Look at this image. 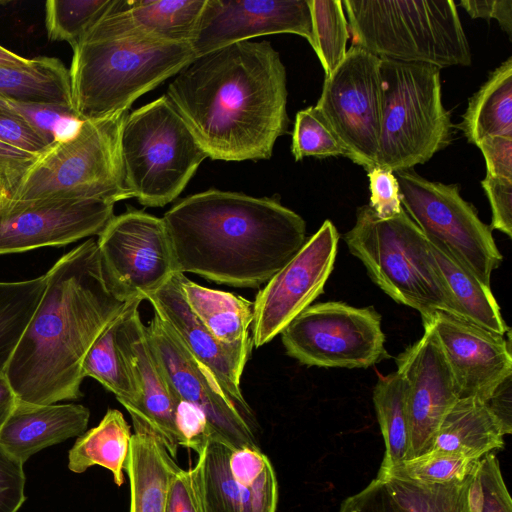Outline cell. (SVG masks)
<instances>
[{"instance_id":"cell-1","label":"cell","mask_w":512,"mask_h":512,"mask_svg":"<svg viewBox=\"0 0 512 512\" xmlns=\"http://www.w3.org/2000/svg\"><path fill=\"white\" fill-rule=\"evenodd\" d=\"M166 96L209 158L269 159L287 132L286 69L267 41H242L196 57Z\"/></svg>"},{"instance_id":"cell-2","label":"cell","mask_w":512,"mask_h":512,"mask_svg":"<svg viewBox=\"0 0 512 512\" xmlns=\"http://www.w3.org/2000/svg\"><path fill=\"white\" fill-rule=\"evenodd\" d=\"M46 276L41 301L4 373L19 401L37 405L82 396L86 354L129 303L107 286L93 238L58 259Z\"/></svg>"},{"instance_id":"cell-3","label":"cell","mask_w":512,"mask_h":512,"mask_svg":"<svg viewBox=\"0 0 512 512\" xmlns=\"http://www.w3.org/2000/svg\"><path fill=\"white\" fill-rule=\"evenodd\" d=\"M179 272L240 288H258L306 242V223L274 198L209 189L162 217Z\"/></svg>"},{"instance_id":"cell-4","label":"cell","mask_w":512,"mask_h":512,"mask_svg":"<svg viewBox=\"0 0 512 512\" xmlns=\"http://www.w3.org/2000/svg\"><path fill=\"white\" fill-rule=\"evenodd\" d=\"M72 48V107L82 121L127 112L137 98L196 58L190 43L112 38L88 31Z\"/></svg>"},{"instance_id":"cell-5","label":"cell","mask_w":512,"mask_h":512,"mask_svg":"<svg viewBox=\"0 0 512 512\" xmlns=\"http://www.w3.org/2000/svg\"><path fill=\"white\" fill-rule=\"evenodd\" d=\"M352 45L380 59L469 66L471 51L452 0H344Z\"/></svg>"},{"instance_id":"cell-6","label":"cell","mask_w":512,"mask_h":512,"mask_svg":"<svg viewBox=\"0 0 512 512\" xmlns=\"http://www.w3.org/2000/svg\"><path fill=\"white\" fill-rule=\"evenodd\" d=\"M343 238L371 280L395 302L417 310L422 319L437 311L463 319L437 271L426 236L404 209L380 219L364 205Z\"/></svg>"},{"instance_id":"cell-7","label":"cell","mask_w":512,"mask_h":512,"mask_svg":"<svg viewBox=\"0 0 512 512\" xmlns=\"http://www.w3.org/2000/svg\"><path fill=\"white\" fill-rule=\"evenodd\" d=\"M126 113L85 120L73 136L49 145L29 168L8 206L90 199L115 204L131 198L119 150Z\"/></svg>"},{"instance_id":"cell-8","label":"cell","mask_w":512,"mask_h":512,"mask_svg":"<svg viewBox=\"0 0 512 512\" xmlns=\"http://www.w3.org/2000/svg\"><path fill=\"white\" fill-rule=\"evenodd\" d=\"M119 150L131 198L148 207L175 200L208 157L166 95L126 113Z\"/></svg>"},{"instance_id":"cell-9","label":"cell","mask_w":512,"mask_h":512,"mask_svg":"<svg viewBox=\"0 0 512 512\" xmlns=\"http://www.w3.org/2000/svg\"><path fill=\"white\" fill-rule=\"evenodd\" d=\"M382 123L375 167L392 172L429 161L452 141L440 69L381 59Z\"/></svg>"},{"instance_id":"cell-10","label":"cell","mask_w":512,"mask_h":512,"mask_svg":"<svg viewBox=\"0 0 512 512\" xmlns=\"http://www.w3.org/2000/svg\"><path fill=\"white\" fill-rule=\"evenodd\" d=\"M401 204L423 234L442 244L462 265L490 286L492 271L503 257L492 229L474 206L460 195L457 184L423 178L412 169L394 172Z\"/></svg>"},{"instance_id":"cell-11","label":"cell","mask_w":512,"mask_h":512,"mask_svg":"<svg viewBox=\"0 0 512 512\" xmlns=\"http://www.w3.org/2000/svg\"><path fill=\"white\" fill-rule=\"evenodd\" d=\"M286 353L306 366L368 368L390 358L381 315L341 301L310 305L281 332Z\"/></svg>"},{"instance_id":"cell-12","label":"cell","mask_w":512,"mask_h":512,"mask_svg":"<svg viewBox=\"0 0 512 512\" xmlns=\"http://www.w3.org/2000/svg\"><path fill=\"white\" fill-rule=\"evenodd\" d=\"M96 242L106 284L121 301H143L179 272L163 219L142 210L114 215Z\"/></svg>"},{"instance_id":"cell-13","label":"cell","mask_w":512,"mask_h":512,"mask_svg":"<svg viewBox=\"0 0 512 512\" xmlns=\"http://www.w3.org/2000/svg\"><path fill=\"white\" fill-rule=\"evenodd\" d=\"M381 59L351 46L328 77L315 105L349 153L369 171L375 167L382 123Z\"/></svg>"},{"instance_id":"cell-14","label":"cell","mask_w":512,"mask_h":512,"mask_svg":"<svg viewBox=\"0 0 512 512\" xmlns=\"http://www.w3.org/2000/svg\"><path fill=\"white\" fill-rule=\"evenodd\" d=\"M149 343L179 402L205 418L212 440L232 449L259 448L257 432L222 391L211 373L184 347L170 327L154 313L146 326Z\"/></svg>"},{"instance_id":"cell-15","label":"cell","mask_w":512,"mask_h":512,"mask_svg":"<svg viewBox=\"0 0 512 512\" xmlns=\"http://www.w3.org/2000/svg\"><path fill=\"white\" fill-rule=\"evenodd\" d=\"M339 234L330 220L257 293L251 338L254 347L270 342L323 293L333 270Z\"/></svg>"},{"instance_id":"cell-16","label":"cell","mask_w":512,"mask_h":512,"mask_svg":"<svg viewBox=\"0 0 512 512\" xmlns=\"http://www.w3.org/2000/svg\"><path fill=\"white\" fill-rule=\"evenodd\" d=\"M195 466L206 512H276V474L260 449L210 440Z\"/></svg>"},{"instance_id":"cell-17","label":"cell","mask_w":512,"mask_h":512,"mask_svg":"<svg viewBox=\"0 0 512 512\" xmlns=\"http://www.w3.org/2000/svg\"><path fill=\"white\" fill-rule=\"evenodd\" d=\"M114 216L104 200H45L0 209V255L65 246L98 235Z\"/></svg>"},{"instance_id":"cell-18","label":"cell","mask_w":512,"mask_h":512,"mask_svg":"<svg viewBox=\"0 0 512 512\" xmlns=\"http://www.w3.org/2000/svg\"><path fill=\"white\" fill-rule=\"evenodd\" d=\"M434 331L450 368L459 399L486 402L512 376L510 334L484 329L437 311L422 319Z\"/></svg>"},{"instance_id":"cell-19","label":"cell","mask_w":512,"mask_h":512,"mask_svg":"<svg viewBox=\"0 0 512 512\" xmlns=\"http://www.w3.org/2000/svg\"><path fill=\"white\" fill-rule=\"evenodd\" d=\"M396 358L409 424L408 458L425 453L443 418L459 399L454 380L432 328Z\"/></svg>"},{"instance_id":"cell-20","label":"cell","mask_w":512,"mask_h":512,"mask_svg":"<svg viewBox=\"0 0 512 512\" xmlns=\"http://www.w3.org/2000/svg\"><path fill=\"white\" fill-rule=\"evenodd\" d=\"M180 276L181 272L174 273L145 300L192 356L211 373L247 422L258 430L254 413L240 389L241 376L254 347L252 338L236 344H226L216 339L188 306Z\"/></svg>"},{"instance_id":"cell-21","label":"cell","mask_w":512,"mask_h":512,"mask_svg":"<svg viewBox=\"0 0 512 512\" xmlns=\"http://www.w3.org/2000/svg\"><path fill=\"white\" fill-rule=\"evenodd\" d=\"M296 34L312 43L308 0H205L190 41L195 56L270 34Z\"/></svg>"},{"instance_id":"cell-22","label":"cell","mask_w":512,"mask_h":512,"mask_svg":"<svg viewBox=\"0 0 512 512\" xmlns=\"http://www.w3.org/2000/svg\"><path fill=\"white\" fill-rule=\"evenodd\" d=\"M141 300L128 303L122 313L119 344L128 358L136 379L139 398L128 413L134 432H147L159 439L176 459L181 447L176 426L179 400L166 380L149 343L139 306Z\"/></svg>"},{"instance_id":"cell-23","label":"cell","mask_w":512,"mask_h":512,"mask_svg":"<svg viewBox=\"0 0 512 512\" xmlns=\"http://www.w3.org/2000/svg\"><path fill=\"white\" fill-rule=\"evenodd\" d=\"M205 0H112L88 32L112 38L190 43Z\"/></svg>"},{"instance_id":"cell-24","label":"cell","mask_w":512,"mask_h":512,"mask_svg":"<svg viewBox=\"0 0 512 512\" xmlns=\"http://www.w3.org/2000/svg\"><path fill=\"white\" fill-rule=\"evenodd\" d=\"M90 411L79 404L37 405L21 402L0 431V448L24 463L37 452L82 435Z\"/></svg>"},{"instance_id":"cell-25","label":"cell","mask_w":512,"mask_h":512,"mask_svg":"<svg viewBox=\"0 0 512 512\" xmlns=\"http://www.w3.org/2000/svg\"><path fill=\"white\" fill-rule=\"evenodd\" d=\"M505 435L502 423L486 403L474 398L458 399L443 418L427 451L480 459L503 448Z\"/></svg>"},{"instance_id":"cell-26","label":"cell","mask_w":512,"mask_h":512,"mask_svg":"<svg viewBox=\"0 0 512 512\" xmlns=\"http://www.w3.org/2000/svg\"><path fill=\"white\" fill-rule=\"evenodd\" d=\"M180 469L158 438L134 432L125 472L129 478V512H166L170 482Z\"/></svg>"},{"instance_id":"cell-27","label":"cell","mask_w":512,"mask_h":512,"mask_svg":"<svg viewBox=\"0 0 512 512\" xmlns=\"http://www.w3.org/2000/svg\"><path fill=\"white\" fill-rule=\"evenodd\" d=\"M427 240L437 271L462 318L497 334L505 335L510 331L490 286L479 280L442 244L430 238Z\"/></svg>"},{"instance_id":"cell-28","label":"cell","mask_w":512,"mask_h":512,"mask_svg":"<svg viewBox=\"0 0 512 512\" xmlns=\"http://www.w3.org/2000/svg\"><path fill=\"white\" fill-rule=\"evenodd\" d=\"M180 284L191 311L216 339L226 344L251 339L253 301L230 292L201 286L183 273Z\"/></svg>"},{"instance_id":"cell-29","label":"cell","mask_w":512,"mask_h":512,"mask_svg":"<svg viewBox=\"0 0 512 512\" xmlns=\"http://www.w3.org/2000/svg\"><path fill=\"white\" fill-rule=\"evenodd\" d=\"M132 435L123 414L108 409L99 424L78 436L69 450V470L83 473L92 466H101L112 473L117 486L123 485Z\"/></svg>"},{"instance_id":"cell-30","label":"cell","mask_w":512,"mask_h":512,"mask_svg":"<svg viewBox=\"0 0 512 512\" xmlns=\"http://www.w3.org/2000/svg\"><path fill=\"white\" fill-rule=\"evenodd\" d=\"M458 127L475 145L490 136H512V57L469 99Z\"/></svg>"},{"instance_id":"cell-31","label":"cell","mask_w":512,"mask_h":512,"mask_svg":"<svg viewBox=\"0 0 512 512\" xmlns=\"http://www.w3.org/2000/svg\"><path fill=\"white\" fill-rule=\"evenodd\" d=\"M478 467L464 479L444 484L423 485L394 477L376 479L404 512H479Z\"/></svg>"},{"instance_id":"cell-32","label":"cell","mask_w":512,"mask_h":512,"mask_svg":"<svg viewBox=\"0 0 512 512\" xmlns=\"http://www.w3.org/2000/svg\"><path fill=\"white\" fill-rule=\"evenodd\" d=\"M0 95L73 108L69 69L55 57L37 56L24 69L0 68Z\"/></svg>"},{"instance_id":"cell-33","label":"cell","mask_w":512,"mask_h":512,"mask_svg":"<svg viewBox=\"0 0 512 512\" xmlns=\"http://www.w3.org/2000/svg\"><path fill=\"white\" fill-rule=\"evenodd\" d=\"M123 311L89 349L82 364V375L100 382L128 411L137 404L139 393L132 366L118 339Z\"/></svg>"},{"instance_id":"cell-34","label":"cell","mask_w":512,"mask_h":512,"mask_svg":"<svg viewBox=\"0 0 512 512\" xmlns=\"http://www.w3.org/2000/svg\"><path fill=\"white\" fill-rule=\"evenodd\" d=\"M373 403L385 443V454L378 473L408 458L409 424L404 387L397 371L379 375L373 389Z\"/></svg>"},{"instance_id":"cell-35","label":"cell","mask_w":512,"mask_h":512,"mask_svg":"<svg viewBox=\"0 0 512 512\" xmlns=\"http://www.w3.org/2000/svg\"><path fill=\"white\" fill-rule=\"evenodd\" d=\"M46 285V274L26 281L0 282V376L4 375Z\"/></svg>"},{"instance_id":"cell-36","label":"cell","mask_w":512,"mask_h":512,"mask_svg":"<svg viewBox=\"0 0 512 512\" xmlns=\"http://www.w3.org/2000/svg\"><path fill=\"white\" fill-rule=\"evenodd\" d=\"M312 19V43L325 77L330 76L346 55L350 37L341 0H308Z\"/></svg>"},{"instance_id":"cell-37","label":"cell","mask_w":512,"mask_h":512,"mask_svg":"<svg viewBox=\"0 0 512 512\" xmlns=\"http://www.w3.org/2000/svg\"><path fill=\"white\" fill-rule=\"evenodd\" d=\"M479 460L430 450L378 473L376 478L394 477L423 485L444 484L464 479L478 466Z\"/></svg>"},{"instance_id":"cell-38","label":"cell","mask_w":512,"mask_h":512,"mask_svg":"<svg viewBox=\"0 0 512 512\" xmlns=\"http://www.w3.org/2000/svg\"><path fill=\"white\" fill-rule=\"evenodd\" d=\"M0 113L20 120L49 145L73 136L83 122L71 107L17 101L1 95Z\"/></svg>"},{"instance_id":"cell-39","label":"cell","mask_w":512,"mask_h":512,"mask_svg":"<svg viewBox=\"0 0 512 512\" xmlns=\"http://www.w3.org/2000/svg\"><path fill=\"white\" fill-rule=\"evenodd\" d=\"M112 0H49L45 3V26L53 41L72 47L108 9Z\"/></svg>"},{"instance_id":"cell-40","label":"cell","mask_w":512,"mask_h":512,"mask_svg":"<svg viewBox=\"0 0 512 512\" xmlns=\"http://www.w3.org/2000/svg\"><path fill=\"white\" fill-rule=\"evenodd\" d=\"M291 152L296 161L307 156L349 158L348 151L315 106L302 109L296 114Z\"/></svg>"},{"instance_id":"cell-41","label":"cell","mask_w":512,"mask_h":512,"mask_svg":"<svg viewBox=\"0 0 512 512\" xmlns=\"http://www.w3.org/2000/svg\"><path fill=\"white\" fill-rule=\"evenodd\" d=\"M478 480L481 492L479 512H512V501L493 452L480 458Z\"/></svg>"},{"instance_id":"cell-42","label":"cell","mask_w":512,"mask_h":512,"mask_svg":"<svg viewBox=\"0 0 512 512\" xmlns=\"http://www.w3.org/2000/svg\"><path fill=\"white\" fill-rule=\"evenodd\" d=\"M39 154L0 142V209L10 204L23 177Z\"/></svg>"},{"instance_id":"cell-43","label":"cell","mask_w":512,"mask_h":512,"mask_svg":"<svg viewBox=\"0 0 512 512\" xmlns=\"http://www.w3.org/2000/svg\"><path fill=\"white\" fill-rule=\"evenodd\" d=\"M370 189V204L380 219H390L399 215L402 210L398 181L394 172L374 167L367 171Z\"/></svg>"},{"instance_id":"cell-44","label":"cell","mask_w":512,"mask_h":512,"mask_svg":"<svg viewBox=\"0 0 512 512\" xmlns=\"http://www.w3.org/2000/svg\"><path fill=\"white\" fill-rule=\"evenodd\" d=\"M166 512H206L196 466L180 468L172 477Z\"/></svg>"},{"instance_id":"cell-45","label":"cell","mask_w":512,"mask_h":512,"mask_svg":"<svg viewBox=\"0 0 512 512\" xmlns=\"http://www.w3.org/2000/svg\"><path fill=\"white\" fill-rule=\"evenodd\" d=\"M23 464L0 448V512H18L26 500Z\"/></svg>"},{"instance_id":"cell-46","label":"cell","mask_w":512,"mask_h":512,"mask_svg":"<svg viewBox=\"0 0 512 512\" xmlns=\"http://www.w3.org/2000/svg\"><path fill=\"white\" fill-rule=\"evenodd\" d=\"M481 184L491 206V229L512 237V180L486 174Z\"/></svg>"},{"instance_id":"cell-47","label":"cell","mask_w":512,"mask_h":512,"mask_svg":"<svg viewBox=\"0 0 512 512\" xmlns=\"http://www.w3.org/2000/svg\"><path fill=\"white\" fill-rule=\"evenodd\" d=\"M476 146L481 150L487 175L512 180V136H490Z\"/></svg>"},{"instance_id":"cell-48","label":"cell","mask_w":512,"mask_h":512,"mask_svg":"<svg viewBox=\"0 0 512 512\" xmlns=\"http://www.w3.org/2000/svg\"><path fill=\"white\" fill-rule=\"evenodd\" d=\"M0 142L12 147L39 154L49 144L26 124L0 113Z\"/></svg>"},{"instance_id":"cell-49","label":"cell","mask_w":512,"mask_h":512,"mask_svg":"<svg viewBox=\"0 0 512 512\" xmlns=\"http://www.w3.org/2000/svg\"><path fill=\"white\" fill-rule=\"evenodd\" d=\"M471 18L495 19L512 38V0H461Z\"/></svg>"},{"instance_id":"cell-50","label":"cell","mask_w":512,"mask_h":512,"mask_svg":"<svg viewBox=\"0 0 512 512\" xmlns=\"http://www.w3.org/2000/svg\"><path fill=\"white\" fill-rule=\"evenodd\" d=\"M357 512H404L391 498L384 484L374 479L359 492Z\"/></svg>"},{"instance_id":"cell-51","label":"cell","mask_w":512,"mask_h":512,"mask_svg":"<svg viewBox=\"0 0 512 512\" xmlns=\"http://www.w3.org/2000/svg\"><path fill=\"white\" fill-rule=\"evenodd\" d=\"M511 381L512 376L506 378L495 390L493 395L486 401L491 412L502 423L506 434H510L511 427Z\"/></svg>"},{"instance_id":"cell-52","label":"cell","mask_w":512,"mask_h":512,"mask_svg":"<svg viewBox=\"0 0 512 512\" xmlns=\"http://www.w3.org/2000/svg\"><path fill=\"white\" fill-rule=\"evenodd\" d=\"M18 399L5 375L0 376V431L14 411Z\"/></svg>"},{"instance_id":"cell-53","label":"cell","mask_w":512,"mask_h":512,"mask_svg":"<svg viewBox=\"0 0 512 512\" xmlns=\"http://www.w3.org/2000/svg\"><path fill=\"white\" fill-rule=\"evenodd\" d=\"M31 63L32 59L22 57L0 45V68L24 69Z\"/></svg>"},{"instance_id":"cell-54","label":"cell","mask_w":512,"mask_h":512,"mask_svg":"<svg viewBox=\"0 0 512 512\" xmlns=\"http://www.w3.org/2000/svg\"><path fill=\"white\" fill-rule=\"evenodd\" d=\"M359 504V492L345 499L340 507L339 512H357Z\"/></svg>"}]
</instances>
